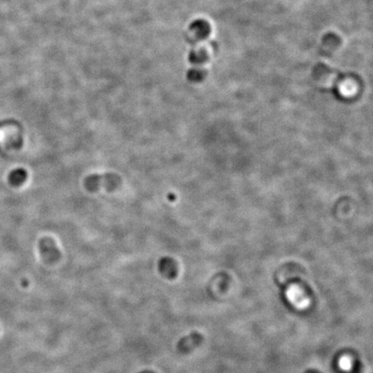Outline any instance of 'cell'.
<instances>
[{
    "label": "cell",
    "instance_id": "cell-1",
    "mask_svg": "<svg viewBox=\"0 0 373 373\" xmlns=\"http://www.w3.org/2000/svg\"><path fill=\"white\" fill-rule=\"evenodd\" d=\"M121 184L120 176L114 173H106L102 175H91L85 177L84 187L89 192H96L100 188H105L107 191L117 189Z\"/></svg>",
    "mask_w": 373,
    "mask_h": 373
},
{
    "label": "cell",
    "instance_id": "cell-2",
    "mask_svg": "<svg viewBox=\"0 0 373 373\" xmlns=\"http://www.w3.org/2000/svg\"><path fill=\"white\" fill-rule=\"evenodd\" d=\"M39 248L41 256L45 262L52 264L56 262L57 260L60 259V251L57 248L54 240L50 238H44L43 240H41Z\"/></svg>",
    "mask_w": 373,
    "mask_h": 373
},
{
    "label": "cell",
    "instance_id": "cell-3",
    "mask_svg": "<svg viewBox=\"0 0 373 373\" xmlns=\"http://www.w3.org/2000/svg\"><path fill=\"white\" fill-rule=\"evenodd\" d=\"M158 271L166 279H175L178 275L177 261L170 256H163L158 261Z\"/></svg>",
    "mask_w": 373,
    "mask_h": 373
},
{
    "label": "cell",
    "instance_id": "cell-4",
    "mask_svg": "<svg viewBox=\"0 0 373 373\" xmlns=\"http://www.w3.org/2000/svg\"><path fill=\"white\" fill-rule=\"evenodd\" d=\"M203 340V335L196 331H194L190 334H188V336L183 337L180 339L177 344V348L182 353H190L191 351L194 350V348L199 347Z\"/></svg>",
    "mask_w": 373,
    "mask_h": 373
},
{
    "label": "cell",
    "instance_id": "cell-5",
    "mask_svg": "<svg viewBox=\"0 0 373 373\" xmlns=\"http://www.w3.org/2000/svg\"><path fill=\"white\" fill-rule=\"evenodd\" d=\"M313 76L317 82L325 87L331 85L335 79V73L332 69L324 64H318L313 69Z\"/></svg>",
    "mask_w": 373,
    "mask_h": 373
},
{
    "label": "cell",
    "instance_id": "cell-6",
    "mask_svg": "<svg viewBox=\"0 0 373 373\" xmlns=\"http://www.w3.org/2000/svg\"><path fill=\"white\" fill-rule=\"evenodd\" d=\"M189 30L192 34L194 35V37L199 40H204L208 38L212 31L210 23L204 19L194 20L189 26Z\"/></svg>",
    "mask_w": 373,
    "mask_h": 373
},
{
    "label": "cell",
    "instance_id": "cell-7",
    "mask_svg": "<svg viewBox=\"0 0 373 373\" xmlns=\"http://www.w3.org/2000/svg\"><path fill=\"white\" fill-rule=\"evenodd\" d=\"M341 39L336 34H328L323 38L322 47L325 53H333L339 49Z\"/></svg>",
    "mask_w": 373,
    "mask_h": 373
},
{
    "label": "cell",
    "instance_id": "cell-8",
    "mask_svg": "<svg viewBox=\"0 0 373 373\" xmlns=\"http://www.w3.org/2000/svg\"><path fill=\"white\" fill-rule=\"evenodd\" d=\"M208 53L204 49H194L189 53L188 60L194 66L203 65L208 61Z\"/></svg>",
    "mask_w": 373,
    "mask_h": 373
},
{
    "label": "cell",
    "instance_id": "cell-9",
    "mask_svg": "<svg viewBox=\"0 0 373 373\" xmlns=\"http://www.w3.org/2000/svg\"><path fill=\"white\" fill-rule=\"evenodd\" d=\"M207 75L205 69L199 66H194V68L189 69L187 74V77L191 82L198 83L203 81Z\"/></svg>",
    "mask_w": 373,
    "mask_h": 373
},
{
    "label": "cell",
    "instance_id": "cell-10",
    "mask_svg": "<svg viewBox=\"0 0 373 373\" xmlns=\"http://www.w3.org/2000/svg\"><path fill=\"white\" fill-rule=\"evenodd\" d=\"M26 179H27V173L24 169H22V168L15 169L9 176V182L15 187L22 185L25 182Z\"/></svg>",
    "mask_w": 373,
    "mask_h": 373
},
{
    "label": "cell",
    "instance_id": "cell-11",
    "mask_svg": "<svg viewBox=\"0 0 373 373\" xmlns=\"http://www.w3.org/2000/svg\"><path fill=\"white\" fill-rule=\"evenodd\" d=\"M351 360L349 358H348V357H344V358H342L341 359H340V361H339V365H340V367L343 369V370H349L351 368Z\"/></svg>",
    "mask_w": 373,
    "mask_h": 373
}]
</instances>
